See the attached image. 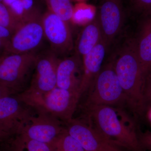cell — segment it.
<instances>
[{"mask_svg":"<svg viewBox=\"0 0 151 151\" xmlns=\"http://www.w3.org/2000/svg\"><path fill=\"white\" fill-rule=\"evenodd\" d=\"M36 109V115L19 135L42 142L52 144L65 131L64 122L46 111Z\"/></svg>","mask_w":151,"mask_h":151,"instance_id":"11","label":"cell"},{"mask_svg":"<svg viewBox=\"0 0 151 151\" xmlns=\"http://www.w3.org/2000/svg\"><path fill=\"white\" fill-rule=\"evenodd\" d=\"M103 40L110 46L122 31L124 10L122 0H103L97 14Z\"/></svg>","mask_w":151,"mask_h":151,"instance_id":"12","label":"cell"},{"mask_svg":"<svg viewBox=\"0 0 151 151\" xmlns=\"http://www.w3.org/2000/svg\"><path fill=\"white\" fill-rule=\"evenodd\" d=\"M48 10L64 21L69 23L73 14L70 0H46Z\"/></svg>","mask_w":151,"mask_h":151,"instance_id":"18","label":"cell"},{"mask_svg":"<svg viewBox=\"0 0 151 151\" xmlns=\"http://www.w3.org/2000/svg\"><path fill=\"white\" fill-rule=\"evenodd\" d=\"M144 95L146 104H151V75L146 81L144 90Z\"/></svg>","mask_w":151,"mask_h":151,"instance_id":"24","label":"cell"},{"mask_svg":"<svg viewBox=\"0 0 151 151\" xmlns=\"http://www.w3.org/2000/svg\"><path fill=\"white\" fill-rule=\"evenodd\" d=\"M51 145L55 151H85L79 143L68 134L66 129Z\"/></svg>","mask_w":151,"mask_h":151,"instance_id":"20","label":"cell"},{"mask_svg":"<svg viewBox=\"0 0 151 151\" xmlns=\"http://www.w3.org/2000/svg\"><path fill=\"white\" fill-rule=\"evenodd\" d=\"M132 10L142 17L151 14V0H131Z\"/></svg>","mask_w":151,"mask_h":151,"instance_id":"21","label":"cell"},{"mask_svg":"<svg viewBox=\"0 0 151 151\" xmlns=\"http://www.w3.org/2000/svg\"><path fill=\"white\" fill-rule=\"evenodd\" d=\"M13 34L10 30L0 25V53H4Z\"/></svg>","mask_w":151,"mask_h":151,"instance_id":"22","label":"cell"},{"mask_svg":"<svg viewBox=\"0 0 151 151\" xmlns=\"http://www.w3.org/2000/svg\"><path fill=\"white\" fill-rule=\"evenodd\" d=\"M24 19L19 16L10 7L0 2V25L14 33L20 26Z\"/></svg>","mask_w":151,"mask_h":151,"instance_id":"19","label":"cell"},{"mask_svg":"<svg viewBox=\"0 0 151 151\" xmlns=\"http://www.w3.org/2000/svg\"><path fill=\"white\" fill-rule=\"evenodd\" d=\"M9 95H11V94L9 89L0 84V98Z\"/></svg>","mask_w":151,"mask_h":151,"instance_id":"25","label":"cell"},{"mask_svg":"<svg viewBox=\"0 0 151 151\" xmlns=\"http://www.w3.org/2000/svg\"><path fill=\"white\" fill-rule=\"evenodd\" d=\"M103 39L101 28L96 17L81 31L74 47L75 52L82 59Z\"/></svg>","mask_w":151,"mask_h":151,"instance_id":"16","label":"cell"},{"mask_svg":"<svg viewBox=\"0 0 151 151\" xmlns=\"http://www.w3.org/2000/svg\"><path fill=\"white\" fill-rule=\"evenodd\" d=\"M87 92L89 93L82 108L84 110L92 106H113L127 103L115 70L113 58L109 62L103 65Z\"/></svg>","mask_w":151,"mask_h":151,"instance_id":"4","label":"cell"},{"mask_svg":"<svg viewBox=\"0 0 151 151\" xmlns=\"http://www.w3.org/2000/svg\"><path fill=\"white\" fill-rule=\"evenodd\" d=\"M109 47L103 39L82 58L83 74L80 89L81 97L92 86L101 70Z\"/></svg>","mask_w":151,"mask_h":151,"instance_id":"14","label":"cell"},{"mask_svg":"<svg viewBox=\"0 0 151 151\" xmlns=\"http://www.w3.org/2000/svg\"><path fill=\"white\" fill-rule=\"evenodd\" d=\"M67 132L85 151H122L89 122L78 118L64 122Z\"/></svg>","mask_w":151,"mask_h":151,"instance_id":"8","label":"cell"},{"mask_svg":"<svg viewBox=\"0 0 151 151\" xmlns=\"http://www.w3.org/2000/svg\"><path fill=\"white\" fill-rule=\"evenodd\" d=\"M142 17L139 32L134 40L146 83L151 75V14Z\"/></svg>","mask_w":151,"mask_h":151,"instance_id":"15","label":"cell"},{"mask_svg":"<svg viewBox=\"0 0 151 151\" xmlns=\"http://www.w3.org/2000/svg\"><path fill=\"white\" fill-rule=\"evenodd\" d=\"M83 74L82 58L75 52L71 56L60 58L57 71V87L78 92L80 95Z\"/></svg>","mask_w":151,"mask_h":151,"instance_id":"13","label":"cell"},{"mask_svg":"<svg viewBox=\"0 0 151 151\" xmlns=\"http://www.w3.org/2000/svg\"><path fill=\"white\" fill-rule=\"evenodd\" d=\"M19 94L0 98V128L11 136L21 134L37 113Z\"/></svg>","mask_w":151,"mask_h":151,"instance_id":"6","label":"cell"},{"mask_svg":"<svg viewBox=\"0 0 151 151\" xmlns=\"http://www.w3.org/2000/svg\"><path fill=\"white\" fill-rule=\"evenodd\" d=\"M80 98L78 92L56 86L33 106L48 112L64 122L73 118Z\"/></svg>","mask_w":151,"mask_h":151,"instance_id":"10","label":"cell"},{"mask_svg":"<svg viewBox=\"0 0 151 151\" xmlns=\"http://www.w3.org/2000/svg\"><path fill=\"white\" fill-rule=\"evenodd\" d=\"M60 58L51 50L37 54L28 89L19 94L33 105L57 86V71Z\"/></svg>","mask_w":151,"mask_h":151,"instance_id":"5","label":"cell"},{"mask_svg":"<svg viewBox=\"0 0 151 151\" xmlns=\"http://www.w3.org/2000/svg\"><path fill=\"white\" fill-rule=\"evenodd\" d=\"M10 151H55L51 144L31 139L21 135L14 136Z\"/></svg>","mask_w":151,"mask_h":151,"instance_id":"17","label":"cell"},{"mask_svg":"<svg viewBox=\"0 0 151 151\" xmlns=\"http://www.w3.org/2000/svg\"><path fill=\"white\" fill-rule=\"evenodd\" d=\"M84 111L91 124L117 145L131 151H145L141 145L134 122L121 109L98 105Z\"/></svg>","mask_w":151,"mask_h":151,"instance_id":"2","label":"cell"},{"mask_svg":"<svg viewBox=\"0 0 151 151\" xmlns=\"http://www.w3.org/2000/svg\"><path fill=\"white\" fill-rule=\"evenodd\" d=\"M16 0H4L3 2L8 6H10Z\"/></svg>","mask_w":151,"mask_h":151,"instance_id":"27","label":"cell"},{"mask_svg":"<svg viewBox=\"0 0 151 151\" xmlns=\"http://www.w3.org/2000/svg\"><path fill=\"white\" fill-rule=\"evenodd\" d=\"M12 136L8 133L5 132L0 128V142H3L7 139Z\"/></svg>","mask_w":151,"mask_h":151,"instance_id":"26","label":"cell"},{"mask_svg":"<svg viewBox=\"0 0 151 151\" xmlns=\"http://www.w3.org/2000/svg\"><path fill=\"white\" fill-rule=\"evenodd\" d=\"M148 116L149 119H150V120L151 121V109H150V111H149Z\"/></svg>","mask_w":151,"mask_h":151,"instance_id":"28","label":"cell"},{"mask_svg":"<svg viewBox=\"0 0 151 151\" xmlns=\"http://www.w3.org/2000/svg\"><path fill=\"white\" fill-rule=\"evenodd\" d=\"M45 37L58 57L69 55L74 49L69 24L48 10L42 16Z\"/></svg>","mask_w":151,"mask_h":151,"instance_id":"9","label":"cell"},{"mask_svg":"<svg viewBox=\"0 0 151 151\" xmlns=\"http://www.w3.org/2000/svg\"><path fill=\"white\" fill-rule=\"evenodd\" d=\"M113 58L127 103L135 114L142 116L147 106L144 95L145 83L134 39L126 42Z\"/></svg>","mask_w":151,"mask_h":151,"instance_id":"1","label":"cell"},{"mask_svg":"<svg viewBox=\"0 0 151 151\" xmlns=\"http://www.w3.org/2000/svg\"><path fill=\"white\" fill-rule=\"evenodd\" d=\"M37 54H4L0 57V84L11 95L21 94L29 87Z\"/></svg>","mask_w":151,"mask_h":151,"instance_id":"3","label":"cell"},{"mask_svg":"<svg viewBox=\"0 0 151 151\" xmlns=\"http://www.w3.org/2000/svg\"><path fill=\"white\" fill-rule=\"evenodd\" d=\"M141 145L144 150H151V132H147L138 134Z\"/></svg>","mask_w":151,"mask_h":151,"instance_id":"23","label":"cell"},{"mask_svg":"<svg viewBox=\"0 0 151 151\" xmlns=\"http://www.w3.org/2000/svg\"><path fill=\"white\" fill-rule=\"evenodd\" d=\"M44 37L42 16L38 14L28 17L14 33L4 54L35 52Z\"/></svg>","mask_w":151,"mask_h":151,"instance_id":"7","label":"cell"}]
</instances>
